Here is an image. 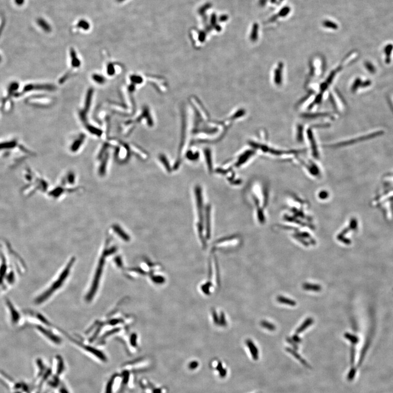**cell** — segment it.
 I'll list each match as a JSON object with an SVG mask.
<instances>
[{"label": "cell", "mask_w": 393, "mask_h": 393, "mask_svg": "<svg viewBox=\"0 0 393 393\" xmlns=\"http://www.w3.org/2000/svg\"><path fill=\"white\" fill-rule=\"evenodd\" d=\"M33 156L34 152L16 139L0 142V160L10 168L18 166Z\"/></svg>", "instance_id": "cell-1"}, {"label": "cell", "mask_w": 393, "mask_h": 393, "mask_svg": "<svg viewBox=\"0 0 393 393\" xmlns=\"http://www.w3.org/2000/svg\"><path fill=\"white\" fill-rule=\"evenodd\" d=\"M23 178L24 184L21 192L26 197H30L37 193L46 194L50 188L48 180L38 171L30 167L25 169Z\"/></svg>", "instance_id": "cell-2"}, {"label": "cell", "mask_w": 393, "mask_h": 393, "mask_svg": "<svg viewBox=\"0 0 393 393\" xmlns=\"http://www.w3.org/2000/svg\"><path fill=\"white\" fill-rule=\"evenodd\" d=\"M111 144L109 141L104 143L100 148L96 155V171L98 177H103L106 175L110 164Z\"/></svg>", "instance_id": "cell-3"}, {"label": "cell", "mask_w": 393, "mask_h": 393, "mask_svg": "<svg viewBox=\"0 0 393 393\" xmlns=\"http://www.w3.org/2000/svg\"><path fill=\"white\" fill-rule=\"evenodd\" d=\"M106 244H105L106 246L104 248V250L102 253V255H101V257H100L101 258L100 259L99 263H98V267L97 268V271H96V274L95 275V277L93 278V281L92 282V285L91 286L90 290L89 292L88 295H87V297H86L87 299H88V300H91L93 298V297L95 295V292L97 289V287H98V283H99V281H100V278L101 277V274H102V270H103V265H104V263H105L104 262H105V260H106V257L107 256L111 255V253H114L116 251V248L115 246H112V247L109 246V248L108 247V240H107V239H106Z\"/></svg>", "instance_id": "cell-4"}, {"label": "cell", "mask_w": 393, "mask_h": 393, "mask_svg": "<svg viewBox=\"0 0 393 393\" xmlns=\"http://www.w3.org/2000/svg\"><path fill=\"white\" fill-rule=\"evenodd\" d=\"M75 261V258H73L71 260L68 262V263L67 264L66 267L64 268V269L62 270V272L59 275V276L57 277V278L56 280L54 283L51 285L49 288L46 290L44 293L42 294L40 296V297H38L37 300V302L38 303H41L43 302V301L46 300L48 297L52 295L54 292H55L56 290L59 289V288L63 285V283L65 281L67 277H68V274L70 273V272L71 270L72 266L73 264L74 263V262Z\"/></svg>", "instance_id": "cell-5"}, {"label": "cell", "mask_w": 393, "mask_h": 393, "mask_svg": "<svg viewBox=\"0 0 393 393\" xmlns=\"http://www.w3.org/2000/svg\"><path fill=\"white\" fill-rule=\"evenodd\" d=\"M112 146L115 147L114 156L117 163L123 164L130 161L132 154L131 146L126 143L119 142L115 140L109 141Z\"/></svg>", "instance_id": "cell-6"}, {"label": "cell", "mask_w": 393, "mask_h": 393, "mask_svg": "<svg viewBox=\"0 0 393 393\" xmlns=\"http://www.w3.org/2000/svg\"><path fill=\"white\" fill-rule=\"evenodd\" d=\"M81 187H76L74 188H68L66 187L62 186L60 185H56V186L49 188V191L46 193V195L49 198L53 200L60 199L62 197L68 193H74L81 190Z\"/></svg>", "instance_id": "cell-7"}, {"label": "cell", "mask_w": 393, "mask_h": 393, "mask_svg": "<svg viewBox=\"0 0 393 393\" xmlns=\"http://www.w3.org/2000/svg\"><path fill=\"white\" fill-rule=\"evenodd\" d=\"M211 319L214 325L218 327H226L228 325L227 317L222 310L213 308L211 311Z\"/></svg>", "instance_id": "cell-8"}, {"label": "cell", "mask_w": 393, "mask_h": 393, "mask_svg": "<svg viewBox=\"0 0 393 393\" xmlns=\"http://www.w3.org/2000/svg\"><path fill=\"white\" fill-rule=\"evenodd\" d=\"M77 175L76 172L72 170L66 171L59 179V185L68 188L76 187Z\"/></svg>", "instance_id": "cell-9"}, {"label": "cell", "mask_w": 393, "mask_h": 393, "mask_svg": "<svg viewBox=\"0 0 393 393\" xmlns=\"http://www.w3.org/2000/svg\"><path fill=\"white\" fill-rule=\"evenodd\" d=\"M86 139V136L84 133L77 135L68 145V150L72 154H76L81 151L84 146Z\"/></svg>", "instance_id": "cell-10"}, {"label": "cell", "mask_w": 393, "mask_h": 393, "mask_svg": "<svg viewBox=\"0 0 393 393\" xmlns=\"http://www.w3.org/2000/svg\"><path fill=\"white\" fill-rule=\"evenodd\" d=\"M109 232L124 242H129L131 240V236L127 230L119 223L113 224L110 227Z\"/></svg>", "instance_id": "cell-11"}, {"label": "cell", "mask_w": 393, "mask_h": 393, "mask_svg": "<svg viewBox=\"0 0 393 393\" xmlns=\"http://www.w3.org/2000/svg\"><path fill=\"white\" fill-rule=\"evenodd\" d=\"M216 286L210 281L207 280L200 285V290L202 294L205 296H210L216 289Z\"/></svg>", "instance_id": "cell-12"}, {"label": "cell", "mask_w": 393, "mask_h": 393, "mask_svg": "<svg viewBox=\"0 0 393 393\" xmlns=\"http://www.w3.org/2000/svg\"><path fill=\"white\" fill-rule=\"evenodd\" d=\"M158 270L154 271L151 275V280L154 284L157 285H162L166 282V277L162 274L158 272Z\"/></svg>", "instance_id": "cell-13"}, {"label": "cell", "mask_w": 393, "mask_h": 393, "mask_svg": "<svg viewBox=\"0 0 393 393\" xmlns=\"http://www.w3.org/2000/svg\"><path fill=\"white\" fill-rule=\"evenodd\" d=\"M70 59H71V67L73 69H78L81 67V60L79 57L78 56L76 51L74 49H71V51L70 52Z\"/></svg>", "instance_id": "cell-14"}, {"label": "cell", "mask_w": 393, "mask_h": 393, "mask_svg": "<svg viewBox=\"0 0 393 393\" xmlns=\"http://www.w3.org/2000/svg\"><path fill=\"white\" fill-rule=\"evenodd\" d=\"M246 344L250 350L253 359L254 360H258L259 358V352L254 343L252 342L251 340L247 339L246 341Z\"/></svg>", "instance_id": "cell-15"}, {"label": "cell", "mask_w": 393, "mask_h": 393, "mask_svg": "<svg viewBox=\"0 0 393 393\" xmlns=\"http://www.w3.org/2000/svg\"><path fill=\"white\" fill-rule=\"evenodd\" d=\"M235 238L230 237L226 239H222V240L217 242L215 245L216 248H222V247H232V246L235 244Z\"/></svg>", "instance_id": "cell-16"}, {"label": "cell", "mask_w": 393, "mask_h": 393, "mask_svg": "<svg viewBox=\"0 0 393 393\" xmlns=\"http://www.w3.org/2000/svg\"><path fill=\"white\" fill-rule=\"evenodd\" d=\"M84 348L87 351L92 353V354H93L94 355H95L97 357H98L100 359H101V360H102L103 362L106 361L107 359H106V355L97 349L95 348L92 347L90 346H84Z\"/></svg>", "instance_id": "cell-17"}, {"label": "cell", "mask_w": 393, "mask_h": 393, "mask_svg": "<svg viewBox=\"0 0 393 393\" xmlns=\"http://www.w3.org/2000/svg\"><path fill=\"white\" fill-rule=\"evenodd\" d=\"M313 322V319L312 318H307L302 324L297 328L296 330V334H299L300 333L303 332L305 329H306L309 326L312 324Z\"/></svg>", "instance_id": "cell-18"}, {"label": "cell", "mask_w": 393, "mask_h": 393, "mask_svg": "<svg viewBox=\"0 0 393 393\" xmlns=\"http://www.w3.org/2000/svg\"><path fill=\"white\" fill-rule=\"evenodd\" d=\"M303 289L306 291H311L315 292H319L321 291L322 288L320 285H313L311 283H304L302 285Z\"/></svg>", "instance_id": "cell-19"}, {"label": "cell", "mask_w": 393, "mask_h": 393, "mask_svg": "<svg viewBox=\"0 0 393 393\" xmlns=\"http://www.w3.org/2000/svg\"><path fill=\"white\" fill-rule=\"evenodd\" d=\"M286 351H287V352H288L291 353L295 358H296V359H297L298 360H299V361L301 362V363H302V364H303L304 366H306V367H308V368H310V365L308 364L307 362H306L304 359H303L302 357H301L300 355H299L295 350L292 349H291V348H286Z\"/></svg>", "instance_id": "cell-20"}, {"label": "cell", "mask_w": 393, "mask_h": 393, "mask_svg": "<svg viewBox=\"0 0 393 393\" xmlns=\"http://www.w3.org/2000/svg\"><path fill=\"white\" fill-rule=\"evenodd\" d=\"M277 302H280L281 304H284L286 305H289L292 306H294L296 305V302L294 300H291L290 299H288L287 297H284L283 296H278L277 297Z\"/></svg>", "instance_id": "cell-21"}, {"label": "cell", "mask_w": 393, "mask_h": 393, "mask_svg": "<svg viewBox=\"0 0 393 393\" xmlns=\"http://www.w3.org/2000/svg\"><path fill=\"white\" fill-rule=\"evenodd\" d=\"M92 79L96 84L99 85L104 84L106 83V78L103 76L98 73L93 74L92 76Z\"/></svg>", "instance_id": "cell-22"}, {"label": "cell", "mask_w": 393, "mask_h": 393, "mask_svg": "<svg viewBox=\"0 0 393 393\" xmlns=\"http://www.w3.org/2000/svg\"><path fill=\"white\" fill-rule=\"evenodd\" d=\"M57 360L58 363H57V368L56 373H57V375L59 376L61 374H62L63 373L65 366H64V363H63V359H62V357H61L60 356H57Z\"/></svg>", "instance_id": "cell-23"}, {"label": "cell", "mask_w": 393, "mask_h": 393, "mask_svg": "<svg viewBox=\"0 0 393 393\" xmlns=\"http://www.w3.org/2000/svg\"><path fill=\"white\" fill-rule=\"evenodd\" d=\"M117 376V374H114L111 376V378L108 381L106 387V393H112V388L114 381Z\"/></svg>", "instance_id": "cell-24"}, {"label": "cell", "mask_w": 393, "mask_h": 393, "mask_svg": "<svg viewBox=\"0 0 393 393\" xmlns=\"http://www.w3.org/2000/svg\"><path fill=\"white\" fill-rule=\"evenodd\" d=\"M106 73L109 76H113L115 75L116 70L115 68V65L114 63L109 62L106 65Z\"/></svg>", "instance_id": "cell-25"}, {"label": "cell", "mask_w": 393, "mask_h": 393, "mask_svg": "<svg viewBox=\"0 0 393 393\" xmlns=\"http://www.w3.org/2000/svg\"><path fill=\"white\" fill-rule=\"evenodd\" d=\"M216 368L217 371L219 372L220 376L221 377L223 378V377H226V376L227 375V370H226V369L223 368L222 363L221 362H218L217 363Z\"/></svg>", "instance_id": "cell-26"}, {"label": "cell", "mask_w": 393, "mask_h": 393, "mask_svg": "<svg viewBox=\"0 0 393 393\" xmlns=\"http://www.w3.org/2000/svg\"><path fill=\"white\" fill-rule=\"evenodd\" d=\"M261 325L265 329L270 331H274L276 329V327L272 323H270L266 321H263L261 322Z\"/></svg>", "instance_id": "cell-27"}, {"label": "cell", "mask_w": 393, "mask_h": 393, "mask_svg": "<svg viewBox=\"0 0 393 393\" xmlns=\"http://www.w3.org/2000/svg\"><path fill=\"white\" fill-rule=\"evenodd\" d=\"M345 337L349 340L351 343H352L354 345L357 344L359 342V338L358 337L355 335H352L350 333H346L345 334Z\"/></svg>", "instance_id": "cell-28"}, {"label": "cell", "mask_w": 393, "mask_h": 393, "mask_svg": "<svg viewBox=\"0 0 393 393\" xmlns=\"http://www.w3.org/2000/svg\"><path fill=\"white\" fill-rule=\"evenodd\" d=\"M122 382L124 384H126L128 382L130 379V373L128 371H124L122 373Z\"/></svg>", "instance_id": "cell-29"}, {"label": "cell", "mask_w": 393, "mask_h": 393, "mask_svg": "<svg viewBox=\"0 0 393 393\" xmlns=\"http://www.w3.org/2000/svg\"><path fill=\"white\" fill-rule=\"evenodd\" d=\"M324 26L330 29H336L337 28V25L333 22L330 21H326L324 23Z\"/></svg>", "instance_id": "cell-30"}, {"label": "cell", "mask_w": 393, "mask_h": 393, "mask_svg": "<svg viewBox=\"0 0 393 393\" xmlns=\"http://www.w3.org/2000/svg\"><path fill=\"white\" fill-rule=\"evenodd\" d=\"M199 365V363L197 361H192L188 364V368L191 370H194L197 368Z\"/></svg>", "instance_id": "cell-31"}, {"label": "cell", "mask_w": 393, "mask_h": 393, "mask_svg": "<svg viewBox=\"0 0 393 393\" xmlns=\"http://www.w3.org/2000/svg\"><path fill=\"white\" fill-rule=\"evenodd\" d=\"M355 371H356V370H355V369L354 368H352L350 372L349 373V374H348V379L349 380L351 381V380L353 379V378L354 377L355 374Z\"/></svg>", "instance_id": "cell-32"}, {"label": "cell", "mask_w": 393, "mask_h": 393, "mask_svg": "<svg viewBox=\"0 0 393 393\" xmlns=\"http://www.w3.org/2000/svg\"><path fill=\"white\" fill-rule=\"evenodd\" d=\"M351 364H354V359H355V358H355V349H354V347L353 346H352V347H351Z\"/></svg>", "instance_id": "cell-33"}, {"label": "cell", "mask_w": 393, "mask_h": 393, "mask_svg": "<svg viewBox=\"0 0 393 393\" xmlns=\"http://www.w3.org/2000/svg\"><path fill=\"white\" fill-rule=\"evenodd\" d=\"M287 341L288 343H289L291 345H292L294 349H297V345L295 344V343L293 340L292 339H291L290 338H287Z\"/></svg>", "instance_id": "cell-34"}, {"label": "cell", "mask_w": 393, "mask_h": 393, "mask_svg": "<svg viewBox=\"0 0 393 393\" xmlns=\"http://www.w3.org/2000/svg\"><path fill=\"white\" fill-rule=\"evenodd\" d=\"M292 340L295 343H301V341H302L300 338L297 336V334L293 335Z\"/></svg>", "instance_id": "cell-35"}, {"label": "cell", "mask_w": 393, "mask_h": 393, "mask_svg": "<svg viewBox=\"0 0 393 393\" xmlns=\"http://www.w3.org/2000/svg\"><path fill=\"white\" fill-rule=\"evenodd\" d=\"M60 393H69L68 391L66 389V388L64 387H62L60 389Z\"/></svg>", "instance_id": "cell-36"}, {"label": "cell", "mask_w": 393, "mask_h": 393, "mask_svg": "<svg viewBox=\"0 0 393 393\" xmlns=\"http://www.w3.org/2000/svg\"><path fill=\"white\" fill-rule=\"evenodd\" d=\"M153 393H162L161 389L160 388H156L154 389Z\"/></svg>", "instance_id": "cell-37"}, {"label": "cell", "mask_w": 393, "mask_h": 393, "mask_svg": "<svg viewBox=\"0 0 393 393\" xmlns=\"http://www.w3.org/2000/svg\"></svg>", "instance_id": "cell-38"}]
</instances>
